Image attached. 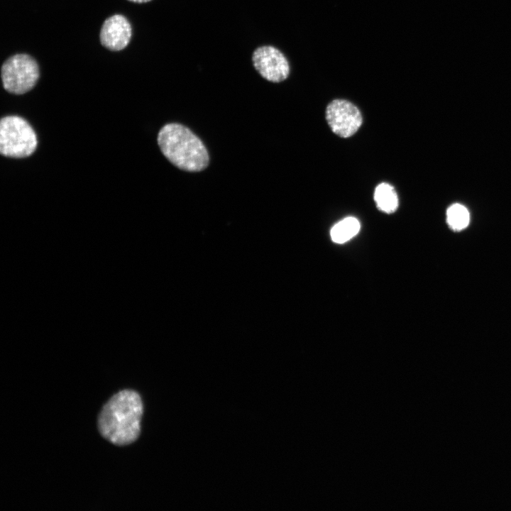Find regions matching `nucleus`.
Segmentation results:
<instances>
[{"label":"nucleus","instance_id":"0eeeda50","mask_svg":"<svg viewBox=\"0 0 511 511\" xmlns=\"http://www.w3.org/2000/svg\"><path fill=\"white\" fill-rule=\"evenodd\" d=\"M132 28L128 19L120 14L107 18L101 28L99 38L101 45L113 51L125 48L130 42Z\"/></svg>","mask_w":511,"mask_h":511},{"label":"nucleus","instance_id":"f03ea898","mask_svg":"<svg viewBox=\"0 0 511 511\" xmlns=\"http://www.w3.org/2000/svg\"><path fill=\"white\" fill-rule=\"evenodd\" d=\"M158 143L165 157L180 170L199 172L209 165V153L202 141L182 124L171 123L163 126Z\"/></svg>","mask_w":511,"mask_h":511},{"label":"nucleus","instance_id":"20e7f679","mask_svg":"<svg viewBox=\"0 0 511 511\" xmlns=\"http://www.w3.org/2000/svg\"><path fill=\"white\" fill-rule=\"evenodd\" d=\"M1 73L4 88L14 94H23L32 89L40 75L35 60L24 53L8 58L1 66Z\"/></svg>","mask_w":511,"mask_h":511},{"label":"nucleus","instance_id":"9b49d317","mask_svg":"<svg viewBox=\"0 0 511 511\" xmlns=\"http://www.w3.org/2000/svg\"><path fill=\"white\" fill-rule=\"evenodd\" d=\"M130 1L138 3V4H143V3H148L152 0H128Z\"/></svg>","mask_w":511,"mask_h":511},{"label":"nucleus","instance_id":"1a4fd4ad","mask_svg":"<svg viewBox=\"0 0 511 511\" xmlns=\"http://www.w3.org/2000/svg\"><path fill=\"white\" fill-rule=\"evenodd\" d=\"M360 230V223L354 217H347L335 224L331 230V238L334 243H344Z\"/></svg>","mask_w":511,"mask_h":511},{"label":"nucleus","instance_id":"6e6552de","mask_svg":"<svg viewBox=\"0 0 511 511\" xmlns=\"http://www.w3.org/2000/svg\"><path fill=\"white\" fill-rule=\"evenodd\" d=\"M374 200L380 211L392 214L398 207V197L394 187L388 183L378 185L374 192Z\"/></svg>","mask_w":511,"mask_h":511},{"label":"nucleus","instance_id":"9d476101","mask_svg":"<svg viewBox=\"0 0 511 511\" xmlns=\"http://www.w3.org/2000/svg\"><path fill=\"white\" fill-rule=\"evenodd\" d=\"M467 209L459 204L451 205L446 211V221L449 226L456 231L466 228L469 223Z\"/></svg>","mask_w":511,"mask_h":511},{"label":"nucleus","instance_id":"423d86ee","mask_svg":"<svg viewBox=\"0 0 511 511\" xmlns=\"http://www.w3.org/2000/svg\"><path fill=\"white\" fill-rule=\"evenodd\" d=\"M326 119L331 131L341 138L355 134L363 122L359 109L346 99L331 101L326 109Z\"/></svg>","mask_w":511,"mask_h":511},{"label":"nucleus","instance_id":"7ed1b4c3","mask_svg":"<svg viewBox=\"0 0 511 511\" xmlns=\"http://www.w3.org/2000/svg\"><path fill=\"white\" fill-rule=\"evenodd\" d=\"M38 144L31 125L18 116H7L0 122V152L6 157L21 158L31 155Z\"/></svg>","mask_w":511,"mask_h":511},{"label":"nucleus","instance_id":"39448f33","mask_svg":"<svg viewBox=\"0 0 511 511\" xmlns=\"http://www.w3.org/2000/svg\"><path fill=\"white\" fill-rule=\"evenodd\" d=\"M251 62L258 73L270 82H283L290 74L291 66L288 57L274 45L257 47L252 53Z\"/></svg>","mask_w":511,"mask_h":511},{"label":"nucleus","instance_id":"f257e3e1","mask_svg":"<svg viewBox=\"0 0 511 511\" xmlns=\"http://www.w3.org/2000/svg\"><path fill=\"white\" fill-rule=\"evenodd\" d=\"M143 403L140 395L130 389L113 395L98 417L101 435L117 446L134 442L141 433Z\"/></svg>","mask_w":511,"mask_h":511}]
</instances>
